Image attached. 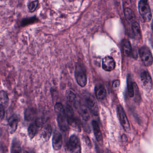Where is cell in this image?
Instances as JSON below:
<instances>
[{
  "label": "cell",
  "instance_id": "30bf717a",
  "mask_svg": "<svg viewBox=\"0 0 153 153\" xmlns=\"http://www.w3.org/2000/svg\"><path fill=\"white\" fill-rule=\"evenodd\" d=\"M62 145V137L61 133L57 130L54 131L52 138V146L55 150L61 149Z\"/></svg>",
  "mask_w": 153,
  "mask_h": 153
},
{
  "label": "cell",
  "instance_id": "277c9868",
  "mask_svg": "<svg viewBox=\"0 0 153 153\" xmlns=\"http://www.w3.org/2000/svg\"><path fill=\"white\" fill-rule=\"evenodd\" d=\"M138 10L140 16L145 22H148L152 19V14L147 1L140 0L139 2Z\"/></svg>",
  "mask_w": 153,
  "mask_h": 153
},
{
  "label": "cell",
  "instance_id": "8992f818",
  "mask_svg": "<svg viewBox=\"0 0 153 153\" xmlns=\"http://www.w3.org/2000/svg\"><path fill=\"white\" fill-rule=\"evenodd\" d=\"M141 61L146 67H149L153 63V56L150 50L146 46H143L139 51Z\"/></svg>",
  "mask_w": 153,
  "mask_h": 153
},
{
  "label": "cell",
  "instance_id": "603a6c76",
  "mask_svg": "<svg viewBox=\"0 0 153 153\" xmlns=\"http://www.w3.org/2000/svg\"><path fill=\"white\" fill-rule=\"evenodd\" d=\"M38 20V18L36 16L25 18V19H23L21 21V26L22 27H24L28 25L33 24V23L37 22Z\"/></svg>",
  "mask_w": 153,
  "mask_h": 153
},
{
  "label": "cell",
  "instance_id": "ba28073f",
  "mask_svg": "<svg viewBox=\"0 0 153 153\" xmlns=\"http://www.w3.org/2000/svg\"><path fill=\"white\" fill-rule=\"evenodd\" d=\"M68 149L71 153H79L81 152V144L79 138L76 135L71 136L69 140Z\"/></svg>",
  "mask_w": 153,
  "mask_h": 153
},
{
  "label": "cell",
  "instance_id": "3957f363",
  "mask_svg": "<svg viewBox=\"0 0 153 153\" xmlns=\"http://www.w3.org/2000/svg\"><path fill=\"white\" fill-rule=\"evenodd\" d=\"M75 76L77 83L80 86H85L87 83L86 72L85 69L79 64H77L75 68Z\"/></svg>",
  "mask_w": 153,
  "mask_h": 153
},
{
  "label": "cell",
  "instance_id": "d6a6232c",
  "mask_svg": "<svg viewBox=\"0 0 153 153\" xmlns=\"http://www.w3.org/2000/svg\"><path fill=\"white\" fill-rule=\"evenodd\" d=\"M143 1H147V0H143Z\"/></svg>",
  "mask_w": 153,
  "mask_h": 153
},
{
  "label": "cell",
  "instance_id": "6da1fadb",
  "mask_svg": "<svg viewBox=\"0 0 153 153\" xmlns=\"http://www.w3.org/2000/svg\"><path fill=\"white\" fill-rule=\"evenodd\" d=\"M54 111L57 114V122L59 128L62 131H67L69 129V124L62 104L60 102L56 103L54 105Z\"/></svg>",
  "mask_w": 153,
  "mask_h": 153
},
{
  "label": "cell",
  "instance_id": "2e32d148",
  "mask_svg": "<svg viewBox=\"0 0 153 153\" xmlns=\"http://www.w3.org/2000/svg\"><path fill=\"white\" fill-rule=\"evenodd\" d=\"M92 126H93V130L97 140L99 142H102V132L100 128L98 123L96 120H93L92 121Z\"/></svg>",
  "mask_w": 153,
  "mask_h": 153
},
{
  "label": "cell",
  "instance_id": "f1b7e54d",
  "mask_svg": "<svg viewBox=\"0 0 153 153\" xmlns=\"http://www.w3.org/2000/svg\"><path fill=\"white\" fill-rule=\"evenodd\" d=\"M120 81L119 80H115L113 81L112 84V87L114 90H117L120 86Z\"/></svg>",
  "mask_w": 153,
  "mask_h": 153
},
{
  "label": "cell",
  "instance_id": "e0dca14e",
  "mask_svg": "<svg viewBox=\"0 0 153 153\" xmlns=\"http://www.w3.org/2000/svg\"><path fill=\"white\" fill-rule=\"evenodd\" d=\"M21 152L22 149L19 140L17 138H14L11 144V153H20Z\"/></svg>",
  "mask_w": 153,
  "mask_h": 153
},
{
  "label": "cell",
  "instance_id": "d6986e66",
  "mask_svg": "<svg viewBox=\"0 0 153 153\" xmlns=\"http://www.w3.org/2000/svg\"><path fill=\"white\" fill-rule=\"evenodd\" d=\"M131 29L134 35L137 38L141 37V30L139 25L137 21H132L131 24Z\"/></svg>",
  "mask_w": 153,
  "mask_h": 153
},
{
  "label": "cell",
  "instance_id": "52a82bcc",
  "mask_svg": "<svg viewBox=\"0 0 153 153\" xmlns=\"http://www.w3.org/2000/svg\"><path fill=\"white\" fill-rule=\"evenodd\" d=\"M117 112L120 122L123 129L126 132H129L131 130L130 125L126 113L121 105H118L117 107Z\"/></svg>",
  "mask_w": 153,
  "mask_h": 153
},
{
  "label": "cell",
  "instance_id": "cb8c5ba5",
  "mask_svg": "<svg viewBox=\"0 0 153 153\" xmlns=\"http://www.w3.org/2000/svg\"><path fill=\"white\" fill-rule=\"evenodd\" d=\"M127 86H128V94L130 97H134V89H133V82L131 78L129 76L127 80Z\"/></svg>",
  "mask_w": 153,
  "mask_h": 153
},
{
  "label": "cell",
  "instance_id": "9a60e30c",
  "mask_svg": "<svg viewBox=\"0 0 153 153\" xmlns=\"http://www.w3.org/2000/svg\"><path fill=\"white\" fill-rule=\"evenodd\" d=\"M95 93L97 99L103 100L106 96V90L103 85L99 84L97 85L95 87Z\"/></svg>",
  "mask_w": 153,
  "mask_h": 153
},
{
  "label": "cell",
  "instance_id": "83f0119b",
  "mask_svg": "<svg viewBox=\"0 0 153 153\" xmlns=\"http://www.w3.org/2000/svg\"><path fill=\"white\" fill-rule=\"evenodd\" d=\"M5 115V109H4V106L2 104L0 103V122H1Z\"/></svg>",
  "mask_w": 153,
  "mask_h": 153
},
{
  "label": "cell",
  "instance_id": "d4e9b609",
  "mask_svg": "<svg viewBox=\"0 0 153 153\" xmlns=\"http://www.w3.org/2000/svg\"><path fill=\"white\" fill-rule=\"evenodd\" d=\"M133 89H134V97H135V101L136 102L139 103L141 101V96L139 89L135 82H133Z\"/></svg>",
  "mask_w": 153,
  "mask_h": 153
},
{
  "label": "cell",
  "instance_id": "9c48e42d",
  "mask_svg": "<svg viewBox=\"0 0 153 153\" xmlns=\"http://www.w3.org/2000/svg\"><path fill=\"white\" fill-rule=\"evenodd\" d=\"M140 79L146 90L150 91L153 87V82L149 73L146 71L141 72L140 74Z\"/></svg>",
  "mask_w": 153,
  "mask_h": 153
},
{
  "label": "cell",
  "instance_id": "1f68e13d",
  "mask_svg": "<svg viewBox=\"0 0 153 153\" xmlns=\"http://www.w3.org/2000/svg\"><path fill=\"white\" fill-rule=\"evenodd\" d=\"M2 133H3V131H2V128L0 127V137L2 136Z\"/></svg>",
  "mask_w": 153,
  "mask_h": 153
},
{
  "label": "cell",
  "instance_id": "8fae6325",
  "mask_svg": "<svg viewBox=\"0 0 153 153\" xmlns=\"http://www.w3.org/2000/svg\"><path fill=\"white\" fill-rule=\"evenodd\" d=\"M116 66L115 61L112 57L107 56L102 59V67L105 71H111L114 69Z\"/></svg>",
  "mask_w": 153,
  "mask_h": 153
},
{
  "label": "cell",
  "instance_id": "f546056e",
  "mask_svg": "<svg viewBox=\"0 0 153 153\" xmlns=\"http://www.w3.org/2000/svg\"><path fill=\"white\" fill-rule=\"evenodd\" d=\"M84 140H85V142L87 146L88 147L91 148L92 144H91V141H90V139H89V138L88 136H85L84 137Z\"/></svg>",
  "mask_w": 153,
  "mask_h": 153
},
{
  "label": "cell",
  "instance_id": "4dcf8cb0",
  "mask_svg": "<svg viewBox=\"0 0 153 153\" xmlns=\"http://www.w3.org/2000/svg\"><path fill=\"white\" fill-rule=\"evenodd\" d=\"M121 140H122L123 142H126L127 141V137H126V135L125 134H123L122 136H121Z\"/></svg>",
  "mask_w": 153,
  "mask_h": 153
},
{
  "label": "cell",
  "instance_id": "7a4b0ae2",
  "mask_svg": "<svg viewBox=\"0 0 153 153\" xmlns=\"http://www.w3.org/2000/svg\"><path fill=\"white\" fill-rule=\"evenodd\" d=\"M65 111L69 124L71 125L78 131L80 132L81 127L80 121L78 119L75 118L74 111L70 105L67 104L66 105Z\"/></svg>",
  "mask_w": 153,
  "mask_h": 153
},
{
  "label": "cell",
  "instance_id": "7c38bea8",
  "mask_svg": "<svg viewBox=\"0 0 153 153\" xmlns=\"http://www.w3.org/2000/svg\"><path fill=\"white\" fill-rule=\"evenodd\" d=\"M19 122V117L16 114H13L10 117L8 120V127L10 133L13 134L16 132L18 126Z\"/></svg>",
  "mask_w": 153,
  "mask_h": 153
},
{
  "label": "cell",
  "instance_id": "5b68a950",
  "mask_svg": "<svg viewBox=\"0 0 153 153\" xmlns=\"http://www.w3.org/2000/svg\"><path fill=\"white\" fill-rule=\"evenodd\" d=\"M84 100L86 105L94 115H97L99 114V108L97 101L94 97L89 94H85Z\"/></svg>",
  "mask_w": 153,
  "mask_h": 153
},
{
  "label": "cell",
  "instance_id": "44dd1931",
  "mask_svg": "<svg viewBox=\"0 0 153 153\" xmlns=\"http://www.w3.org/2000/svg\"><path fill=\"white\" fill-rule=\"evenodd\" d=\"M66 96L68 101L74 106L78 101H77L76 96L74 92L71 90H68L66 92Z\"/></svg>",
  "mask_w": 153,
  "mask_h": 153
},
{
  "label": "cell",
  "instance_id": "ac0fdd59",
  "mask_svg": "<svg viewBox=\"0 0 153 153\" xmlns=\"http://www.w3.org/2000/svg\"><path fill=\"white\" fill-rule=\"evenodd\" d=\"M52 129L51 125H48L44 127L42 131V136L45 141H47L49 140L51 136Z\"/></svg>",
  "mask_w": 153,
  "mask_h": 153
},
{
  "label": "cell",
  "instance_id": "ffe728a7",
  "mask_svg": "<svg viewBox=\"0 0 153 153\" xmlns=\"http://www.w3.org/2000/svg\"><path fill=\"white\" fill-rule=\"evenodd\" d=\"M123 50L124 54L127 57H130L132 54V49L130 42L128 40L123 41Z\"/></svg>",
  "mask_w": 153,
  "mask_h": 153
},
{
  "label": "cell",
  "instance_id": "484cf974",
  "mask_svg": "<svg viewBox=\"0 0 153 153\" xmlns=\"http://www.w3.org/2000/svg\"><path fill=\"white\" fill-rule=\"evenodd\" d=\"M124 15L126 18L129 21H131V22L134 21V19L135 18V15L131 9L126 8L124 11Z\"/></svg>",
  "mask_w": 153,
  "mask_h": 153
},
{
  "label": "cell",
  "instance_id": "4fadbf2b",
  "mask_svg": "<svg viewBox=\"0 0 153 153\" xmlns=\"http://www.w3.org/2000/svg\"><path fill=\"white\" fill-rule=\"evenodd\" d=\"M75 108L77 109L79 113L81 115L84 120L87 121L89 119V114L88 110L85 105L81 104L78 101L76 104L74 105Z\"/></svg>",
  "mask_w": 153,
  "mask_h": 153
},
{
  "label": "cell",
  "instance_id": "7402d4cb",
  "mask_svg": "<svg viewBox=\"0 0 153 153\" xmlns=\"http://www.w3.org/2000/svg\"><path fill=\"white\" fill-rule=\"evenodd\" d=\"M9 99L8 95L6 91H0V103L2 104L4 107L7 106L8 104Z\"/></svg>",
  "mask_w": 153,
  "mask_h": 153
},
{
  "label": "cell",
  "instance_id": "5bb4252c",
  "mask_svg": "<svg viewBox=\"0 0 153 153\" xmlns=\"http://www.w3.org/2000/svg\"><path fill=\"white\" fill-rule=\"evenodd\" d=\"M40 122L37 120L34 122L31 123L28 128V134L29 137L31 140L33 139L36 135L40 127Z\"/></svg>",
  "mask_w": 153,
  "mask_h": 153
},
{
  "label": "cell",
  "instance_id": "4316f807",
  "mask_svg": "<svg viewBox=\"0 0 153 153\" xmlns=\"http://www.w3.org/2000/svg\"><path fill=\"white\" fill-rule=\"evenodd\" d=\"M39 3L38 0H35L34 1L30 2L27 6L29 12H30V13L35 12L37 8L38 7Z\"/></svg>",
  "mask_w": 153,
  "mask_h": 153
}]
</instances>
